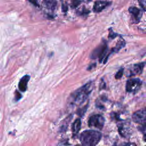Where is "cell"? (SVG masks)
I'll return each instance as SVG.
<instances>
[{
	"label": "cell",
	"mask_w": 146,
	"mask_h": 146,
	"mask_svg": "<svg viewBox=\"0 0 146 146\" xmlns=\"http://www.w3.org/2000/svg\"><path fill=\"white\" fill-rule=\"evenodd\" d=\"M145 115L146 111L145 109L140 110L135 112L132 115V120L139 124H144L145 123Z\"/></svg>",
	"instance_id": "obj_7"
},
{
	"label": "cell",
	"mask_w": 146,
	"mask_h": 146,
	"mask_svg": "<svg viewBox=\"0 0 146 146\" xmlns=\"http://www.w3.org/2000/svg\"><path fill=\"white\" fill-rule=\"evenodd\" d=\"M104 118L99 114L91 116L88 120V126L90 127H94L99 129H102L104 124Z\"/></svg>",
	"instance_id": "obj_3"
},
{
	"label": "cell",
	"mask_w": 146,
	"mask_h": 146,
	"mask_svg": "<svg viewBox=\"0 0 146 146\" xmlns=\"http://www.w3.org/2000/svg\"><path fill=\"white\" fill-rule=\"evenodd\" d=\"M29 2H30L31 3H33L34 5L36 6H38V3L37 0H28Z\"/></svg>",
	"instance_id": "obj_18"
},
{
	"label": "cell",
	"mask_w": 146,
	"mask_h": 146,
	"mask_svg": "<svg viewBox=\"0 0 146 146\" xmlns=\"http://www.w3.org/2000/svg\"><path fill=\"white\" fill-rule=\"evenodd\" d=\"M30 77L29 75H26L21 79L18 84V87L20 91L22 92L26 91L27 87V83L30 80Z\"/></svg>",
	"instance_id": "obj_11"
},
{
	"label": "cell",
	"mask_w": 146,
	"mask_h": 146,
	"mask_svg": "<svg viewBox=\"0 0 146 146\" xmlns=\"http://www.w3.org/2000/svg\"><path fill=\"white\" fill-rule=\"evenodd\" d=\"M145 64V62H141L132 65V66L127 70L128 74H127V76H131L140 74L143 72Z\"/></svg>",
	"instance_id": "obj_6"
},
{
	"label": "cell",
	"mask_w": 146,
	"mask_h": 146,
	"mask_svg": "<svg viewBox=\"0 0 146 146\" xmlns=\"http://www.w3.org/2000/svg\"><path fill=\"white\" fill-rule=\"evenodd\" d=\"M15 100H18L20 99L21 98V95L20 94L19 92H18L17 91H16V92H15Z\"/></svg>",
	"instance_id": "obj_17"
},
{
	"label": "cell",
	"mask_w": 146,
	"mask_h": 146,
	"mask_svg": "<svg viewBox=\"0 0 146 146\" xmlns=\"http://www.w3.org/2000/svg\"><path fill=\"white\" fill-rule=\"evenodd\" d=\"M81 121L79 119H77L73 123L72 125V132L73 135H76L80 129Z\"/></svg>",
	"instance_id": "obj_12"
},
{
	"label": "cell",
	"mask_w": 146,
	"mask_h": 146,
	"mask_svg": "<svg viewBox=\"0 0 146 146\" xmlns=\"http://www.w3.org/2000/svg\"><path fill=\"white\" fill-rule=\"evenodd\" d=\"M102 137L100 132L95 130H86L80 136V140L84 146H95Z\"/></svg>",
	"instance_id": "obj_2"
},
{
	"label": "cell",
	"mask_w": 146,
	"mask_h": 146,
	"mask_svg": "<svg viewBox=\"0 0 146 146\" xmlns=\"http://www.w3.org/2000/svg\"><path fill=\"white\" fill-rule=\"evenodd\" d=\"M123 146H129V144H128V143H126V144H124L123 145Z\"/></svg>",
	"instance_id": "obj_19"
},
{
	"label": "cell",
	"mask_w": 146,
	"mask_h": 146,
	"mask_svg": "<svg viewBox=\"0 0 146 146\" xmlns=\"http://www.w3.org/2000/svg\"><path fill=\"white\" fill-rule=\"evenodd\" d=\"M142 85V81L139 78L131 79L127 80L126 83V91L128 92L135 93L140 88Z\"/></svg>",
	"instance_id": "obj_5"
},
{
	"label": "cell",
	"mask_w": 146,
	"mask_h": 146,
	"mask_svg": "<svg viewBox=\"0 0 146 146\" xmlns=\"http://www.w3.org/2000/svg\"><path fill=\"white\" fill-rule=\"evenodd\" d=\"M128 10L129 13L133 17V21H135V23H138L142 17V11L136 7H130Z\"/></svg>",
	"instance_id": "obj_8"
},
{
	"label": "cell",
	"mask_w": 146,
	"mask_h": 146,
	"mask_svg": "<svg viewBox=\"0 0 146 146\" xmlns=\"http://www.w3.org/2000/svg\"><path fill=\"white\" fill-rule=\"evenodd\" d=\"M43 6L48 10L54 11L58 6L57 0H43Z\"/></svg>",
	"instance_id": "obj_10"
},
{
	"label": "cell",
	"mask_w": 146,
	"mask_h": 146,
	"mask_svg": "<svg viewBox=\"0 0 146 146\" xmlns=\"http://www.w3.org/2000/svg\"><path fill=\"white\" fill-rule=\"evenodd\" d=\"M114 146H116V144H115V145H114Z\"/></svg>",
	"instance_id": "obj_22"
},
{
	"label": "cell",
	"mask_w": 146,
	"mask_h": 146,
	"mask_svg": "<svg viewBox=\"0 0 146 146\" xmlns=\"http://www.w3.org/2000/svg\"><path fill=\"white\" fill-rule=\"evenodd\" d=\"M75 146H81V145H76Z\"/></svg>",
	"instance_id": "obj_20"
},
{
	"label": "cell",
	"mask_w": 146,
	"mask_h": 146,
	"mask_svg": "<svg viewBox=\"0 0 146 146\" xmlns=\"http://www.w3.org/2000/svg\"><path fill=\"white\" fill-rule=\"evenodd\" d=\"M110 4V2L107 1H97L95 2L94 5L93 10L94 12L99 13L104 10Z\"/></svg>",
	"instance_id": "obj_9"
},
{
	"label": "cell",
	"mask_w": 146,
	"mask_h": 146,
	"mask_svg": "<svg viewBox=\"0 0 146 146\" xmlns=\"http://www.w3.org/2000/svg\"><path fill=\"white\" fill-rule=\"evenodd\" d=\"M87 1H92V0H87Z\"/></svg>",
	"instance_id": "obj_21"
},
{
	"label": "cell",
	"mask_w": 146,
	"mask_h": 146,
	"mask_svg": "<svg viewBox=\"0 0 146 146\" xmlns=\"http://www.w3.org/2000/svg\"><path fill=\"white\" fill-rule=\"evenodd\" d=\"M123 72H124V69H123V68L120 69V70L117 72V73L116 74V75H115V78H116V79H120V78L122 77L123 75Z\"/></svg>",
	"instance_id": "obj_14"
},
{
	"label": "cell",
	"mask_w": 146,
	"mask_h": 146,
	"mask_svg": "<svg viewBox=\"0 0 146 146\" xmlns=\"http://www.w3.org/2000/svg\"><path fill=\"white\" fill-rule=\"evenodd\" d=\"M139 5L142 8L144 11H145V7H146V0H138Z\"/></svg>",
	"instance_id": "obj_15"
},
{
	"label": "cell",
	"mask_w": 146,
	"mask_h": 146,
	"mask_svg": "<svg viewBox=\"0 0 146 146\" xmlns=\"http://www.w3.org/2000/svg\"><path fill=\"white\" fill-rule=\"evenodd\" d=\"M94 86V82L90 81L75 91L70 96V103L72 105H80L83 103L91 93Z\"/></svg>",
	"instance_id": "obj_1"
},
{
	"label": "cell",
	"mask_w": 146,
	"mask_h": 146,
	"mask_svg": "<svg viewBox=\"0 0 146 146\" xmlns=\"http://www.w3.org/2000/svg\"><path fill=\"white\" fill-rule=\"evenodd\" d=\"M125 44V42L124 40H119L117 43L116 44V46L112 49V51H111V52H117L118 51L120 50V49H121L123 47H124Z\"/></svg>",
	"instance_id": "obj_13"
},
{
	"label": "cell",
	"mask_w": 146,
	"mask_h": 146,
	"mask_svg": "<svg viewBox=\"0 0 146 146\" xmlns=\"http://www.w3.org/2000/svg\"><path fill=\"white\" fill-rule=\"evenodd\" d=\"M71 3H72V6L75 7V6H77L79 5V4L80 3V1L79 0H72Z\"/></svg>",
	"instance_id": "obj_16"
},
{
	"label": "cell",
	"mask_w": 146,
	"mask_h": 146,
	"mask_svg": "<svg viewBox=\"0 0 146 146\" xmlns=\"http://www.w3.org/2000/svg\"><path fill=\"white\" fill-rule=\"evenodd\" d=\"M107 52V46L106 43L100 44L97 47L91 54V58L92 59L99 58V61L101 62L103 59L105 57Z\"/></svg>",
	"instance_id": "obj_4"
}]
</instances>
